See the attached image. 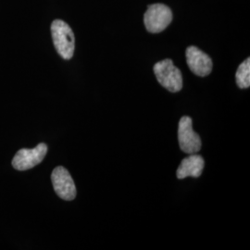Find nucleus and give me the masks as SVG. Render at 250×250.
I'll list each match as a JSON object with an SVG mask.
<instances>
[{
    "instance_id": "1",
    "label": "nucleus",
    "mask_w": 250,
    "mask_h": 250,
    "mask_svg": "<svg viewBox=\"0 0 250 250\" xmlns=\"http://www.w3.org/2000/svg\"><path fill=\"white\" fill-rule=\"evenodd\" d=\"M51 35L58 53L64 60H71L75 48V38L72 28L62 20H55L51 24Z\"/></svg>"
},
{
    "instance_id": "2",
    "label": "nucleus",
    "mask_w": 250,
    "mask_h": 250,
    "mask_svg": "<svg viewBox=\"0 0 250 250\" xmlns=\"http://www.w3.org/2000/svg\"><path fill=\"white\" fill-rule=\"evenodd\" d=\"M154 73L161 85L172 93L183 88V77L181 71L174 66L170 59L163 60L154 65Z\"/></svg>"
},
{
    "instance_id": "3",
    "label": "nucleus",
    "mask_w": 250,
    "mask_h": 250,
    "mask_svg": "<svg viewBox=\"0 0 250 250\" xmlns=\"http://www.w3.org/2000/svg\"><path fill=\"white\" fill-rule=\"evenodd\" d=\"M172 21V12L170 8L164 4H154L148 6L145 13L144 21L146 30L152 33H161L169 26Z\"/></svg>"
},
{
    "instance_id": "4",
    "label": "nucleus",
    "mask_w": 250,
    "mask_h": 250,
    "mask_svg": "<svg viewBox=\"0 0 250 250\" xmlns=\"http://www.w3.org/2000/svg\"><path fill=\"white\" fill-rule=\"evenodd\" d=\"M178 141L182 151L189 155L197 154L201 149V139L193 130V123L190 117H182L179 122Z\"/></svg>"
},
{
    "instance_id": "5",
    "label": "nucleus",
    "mask_w": 250,
    "mask_h": 250,
    "mask_svg": "<svg viewBox=\"0 0 250 250\" xmlns=\"http://www.w3.org/2000/svg\"><path fill=\"white\" fill-rule=\"evenodd\" d=\"M47 146L39 144L35 148H22L19 150L12 160V166L15 170H27L36 167L45 159Z\"/></svg>"
},
{
    "instance_id": "6",
    "label": "nucleus",
    "mask_w": 250,
    "mask_h": 250,
    "mask_svg": "<svg viewBox=\"0 0 250 250\" xmlns=\"http://www.w3.org/2000/svg\"><path fill=\"white\" fill-rule=\"evenodd\" d=\"M51 181L56 194L63 200L72 201L76 197V188L70 172L59 166L51 174Z\"/></svg>"
},
{
    "instance_id": "7",
    "label": "nucleus",
    "mask_w": 250,
    "mask_h": 250,
    "mask_svg": "<svg viewBox=\"0 0 250 250\" xmlns=\"http://www.w3.org/2000/svg\"><path fill=\"white\" fill-rule=\"evenodd\" d=\"M186 55L189 69L197 76L205 77L212 71L211 59L197 46L188 47Z\"/></svg>"
},
{
    "instance_id": "8",
    "label": "nucleus",
    "mask_w": 250,
    "mask_h": 250,
    "mask_svg": "<svg viewBox=\"0 0 250 250\" xmlns=\"http://www.w3.org/2000/svg\"><path fill=\"white\" fill-rule=\"evenodd\" d=\"M204 164L205 162L201 156L197 154H190L189 157L184 159L181 162L178 170L176 171L177 178L199 177L204 169Z\"/></svg>"
},
{
    "instance_id": "9",
    "label": "nucleus",
    "mask_w": 250,
    "mask_h": 250,
    "mask_svg": "<svg viewBox=\"0 0 250 250\" xmlns=\"http://www.w3.org/2000/svg\"><path fill=\"white\" fill-rule=\"evenodd\" d=\"M236 83L242 89L249 88L250 86V59L248 58L239 65L235 74Z\"/></svg>"
}]
</instances>
